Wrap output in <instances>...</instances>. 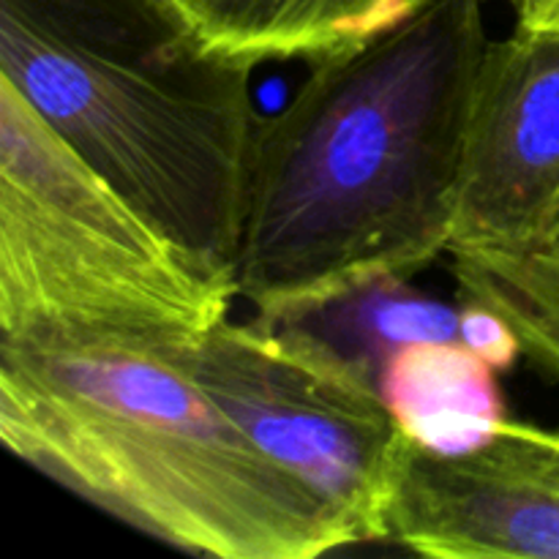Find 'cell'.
<instances>
[{
  "label": "cell",
  "instance_id": "cell-1",
  "mask_svg": "<svg viewBox=\"0 0 559 559\" xmlns=\"http://www.w3.org/2000/svg\"><path fill=\"white\" fill-rule=\"evenodd\" d=\"M486 0H429L311 60L260 118L233 273L262 320H289L448 254L464 136L489 47Z\"/></svg>",
  "mask_w": 559,
  "mask_h": 559
},
{
  "label": "cell",
  "instance_id": "cell-2",
  "mask_svg": "<svg viewBox=\"0 0 559 559\" xmlns=\"http://www.w3.org/2000/svg\"><path fill=\"white\" fill-rule=\"evenodd\" d=\"M175 349L0 336V440L82 500L191 555L311 559L353 546Z\"/></svg>",
  "mask_w": 559,
  "mask_h": 559
},
{
  "label": "cell",
  "instance_id": "cell-3",
  "mask_svg": "<svg viewBox=\"0 0 559 559\" xmlns=\"http://www.w3.org/2000/svg\"><path fill=\"white\" fill-rule=\"evenodd\" d=\"M251 71L167 0H0V76L136 211L224 271L260 123Z\"/></svg>",
  "mask_w": 559,
  "mask_h": 559
},
{
  "label": "cell",
  "instance_id": "cell-4",
  "mask_svg": "<svg viewBox=\"0 0 559 559\" xmlns=\"http://www.w3.org/2000/svg\"><path fill=\"white\" fill-rule=\"evenodd\" d=\"M233 298V271L136 211L0 76V336L186 347Z\"/></svg>",
  "mask_w": 559,
  "mask_h": 559
},
{
  "label": "cell",
  "instance_id": "cell-5",
  "mask_svg": "<svg viewBox=\"0 0 559 559\" xmlns=\"http://www.w3.org/2000/svg\"><path fill=\"white\" fill-rule=\"evenodd\" d=\"M175 353L246 437L333 513L349 544L388 540L409 437L377 374L306 328L262 317L222 320Z\"/></svg>",
  "mask_w": 559,
  "mask_h": 559
},
{
  "label": "cell",
  "instance_id": "cell-6",
  "mask_svg": "<svg viewBox=\"0 0 559 559\" xmlns=\"http://www.w3.org/2000/svg\"><path fill=\"white\" fill-rule=\"evenodd\" d=\"M557 240L559 31L516 22L480 60L451 251H538Z\"/></svg>",
  "mask_w": 559,
  "mask_h": 559
},
{
  "label": "cell",
  "instance_id": "cell-7",
  "mask_svg": "<svg viewBox=\"0 0 559 559\" xmlns=\"http://www.w3.org/2000/svg\"><path fill=\"white\" fill-rule=\"evenodd\" d=\"M388 540L442 559H559V431L506 418L456 456L409 440Z\"/></svg>",
  "mask_w": 559,
  "mask_h": 559
},
{
  "label": "cell",
  "instance_id": "cell-8",
  "mask_svg": "<svg viewBox=\"0 0 559 559\" xmlns=\"http://www.w3.org/2000/svg\"><path fill=\"white\" fill-rule=\"evenodd\" d=\"M211 49L260 66L320 60L402 25L429 0H167Z\"/></svg>",
  "mask_w": 559,
  "mask_h": 559
},
{
  "label": "cell",
  "instance_id": "cell-9",
  "mask_svg": "<svg viewBox=\"0 0 559 559\" xmlns=\"http://www.w3.org/2000/svg\"><path fill=\"white\" fill-rule=\"evenodd\" d=\"M380 393L415 445L456 456L484 445L506 420L497 369L462 342H415L393 349Z\"/></svg>",
  "mask_w": 559,
  "mask_h": 559
},
{
  "label": "cell",
  "instance_id": "cell-10",
  "mask_svg": "<svg viewBox=\"0 0 559 559\" xmlns=\"http://www.w3.org/2000/svg\"><path fill=\"white\" fill-rule=\"evenodd\" d=\"M293 325L325 338L364 364L380 380L393 349L415 342H459V309L409 287L404 278H382L325 306L295 314Z\"/></svg>",
  "mask_w": 559,
  "mask_h": 559
},
{
  "label": "cell",
  "instance_id": "cell-11",
  "mask_svg": "<svg viewBox=\"0 0 559 559\" xmlns=\"http://www.w3.org/2000/svg\"><path fill=\"white\" fill-rule=\"evenodd\" d=\"M464 300L506 317L538 369L559 377V246L538 251H451Z\"/></svg>",
  "mask_w": 559,
  "mask_h": 559
},
{
  "label": "cell",
  "instance_id": "cell-12",
  "mask_svg": "<svg viewBox=\"0 0 559 559\" xmlns=\"http://www.w3.org/2000/svg\"><path fill=\"white\" fill-rule=\"evenodd\" d=\"M459 342L497 371L513 369L519 355L524 353L522 338L513 331L511 322L478 300H464L459 306Z\"/></svg>",
  "mask_w": 559,
  "mask_h": 559
},
{
  "label": "cell",
  "instance_id": "cell-13",
  "mask_svg": "<svg viewBox=\"0 0 559 559\" xmlns=\"http://www.w3.org/2000/svg\"><path fill=\"white\" fill-rule=\"evenodd\" d=\"M524 25H538L549 27V31H559V0H549L546 5H540L530 20H522Z\"/></svg>",
  "mask_w": 559,
  "mask_h": 559
},
{
  "label": "cell",
  "instance_id": "cell-14",
  "mask_svg": "<svg viewBox=\"0 0 559 559\" xmlns=\"http://www.w3.org/2000/svg\"><path fill=\"white\" fill-rule=\"evenodd\" d=\"M506 3L511 5V11L516 14V22H522L530 20V16H533L540 5L549 3V0H506Z\"/></svg>",
  "mask_w": 559,
  "mask_h": 559
},
{
  "label": "cell",
  "instance_id": "cell-15",
  "mask_svg": "<svg viewBox=\"0 0 559 559\" xmlns=\"http://www.w3.org/2000/svg\"><path fill=\"white\" fill-rule=\"evenodd\" d=\"M555 246H559V240H557V243H555Z\"/></svg>",
  "mask_w": 559,
  "mask_h": 559
}]
</instances>
